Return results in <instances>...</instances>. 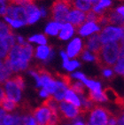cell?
<instances>
[{"label":"cell","mask_w":124,"mask_h":125,"mask_svg":"<svg viewBox=\"0 0 124 125\" xmlns=\"http://www.w3.org/2000/svg\"><path fill=\"white\" fill-rule=\"evenodd\" d=\"M123 47V41L111 42L103 44L100 51L94 55V59L98 67L102 69L112 67L117 62L121 49Z\"/></svg>","instance_id":"obj_1"},{"label":"cell","mask_w":124,"mask_h":125,"mask_svg":"<svg viewBox=\"0 0 124 125\" xmlns=\"http://www.w3.org/2000/svg\"><path fill=\"white\" fill-rule=\"evenodd\" d=\"M72 7L71 0H56L51 6V18L56 23L66 24L67 15Z\"/></svg>","instance_id":"obj_2"},{"label":"cell","mask_w":124,"mask_h":125,"mask_svg":"<svg viewBox=\"0 0 124 125\" xmlns=\"http://www.w3.org/2000/svg\"><path fill=\"white\" fill-rule=\"evenodd\" d=\"M113 114L108 109L102 106H94L90 111V125H107V121Z\"/></svg>","instance_id":"obj_3"},{"label":"cell","mask_w":124,"mask_h":125,"mask_svg":"<svg viewBox=\"0 0 124 125\" xmlns=\"http://www.w3.org/2000/svg\"><path fill=\"white\" fill-rule=\"evenodd\" d=\"M99 40L103 44L111 42H117L118 40L123 41V28L105 27L99 33Z\"/></svg>","instance_id":"obj_4"},{"label":"cell","mask_w":124,"mask_h":125,"mask_svg":"<svg viewBox=\"0 0 124 125\" xmlns=\"http://www.w3.org/2000/svg\"><path fill=\"white\" fill-rule=\"evenodd\" d=\"M66 119H75L80 115V110L74 105L69 104L66 101H60L58 104V114Z\"/></svg>","instance_id":"obj_5"},{"label":"cell","mask_w":124,"mask_h":125,"mask_svg":"<svg viewBox=\"0 0 124 125\" xmlns=\"http://www.w3.org/2000/svg\"><path fill=\"white\" fill-rule=\"evenodd\" d=\"M6 14L11 19L18 21L23 24H28V15L25 9L21 6L9 5V6L6 8Z\"/></svg>","instance_id":"obj_6"},{"label":"cell","mask_w":124,"mask_h":125,"mask_svg":"<svg viewBox=\"0 0 124 125\" xmlns=\"http://www.w3.org/2000/svg\"><path fill=\"white\" fill-rule=\"evenodd\" d=\"M34 119L37 125H48L52 117V111L46 106H40L34 110Z\"/></svg>","instance_id":"obj_7"},{"label":"cell","mask_w":124,"mask_h":125,"mask_svg":"<svg viewBox=\"0 0 124 125\" xmlns=\"http://www.w3.org/2000/svg\"><path fill=\"white\" fill-rule=\"evenodd\" d=\"M67 21L69 24L73 25V28L76 29V31H79V28H82L83 23L86 21L85 20V12L79 11V10H73L67 15Z\"/></svg>","instance_id":"obj_8"},{"label":"cell","mask_w":124,"mask_h":125,"mask_svg":"<svg viewBox=\"0 0 124 125\" xmlns=\"http://www.w3.org/2000/svg\"><path fill=\"white\" fill-rule=\"evenodd\" d=\"M5 95L8 99L12 100L13 102L17 103L21 100V91L19 89V87L17 86L15 83L12 79H8L5 83Z\"/></svg>","instance_id":"obj_9"},{"label":"cell","mask_w":124,"mask_h":125,"mask_svg":"<svg viewBox=\"0 0 124 125\" xmlns=\"http://www.w3.org/2000/svg\"><path fill=\"white\" fill-rule=\"evenodd\" d=\"M85 47L82 46V40L80 38H74L71 43H69V45L67 46V57L70 58H75L78 55H81V53L83 52V51L84 50Z\"/></svg>","instance_id":"obj_10"},{"label":"cell","mask_w":124,"mask_h":125,"mask_svg":"<svg viewBox=\"0 0 124 125\" xmlns=\"http://www.w3.org/2000/svg\"><path fill=\"white\" fill-rule=\"evenodd\" d=\"M105 26L108 25H119L121 28H123V16L117 13L116 11H107L105 13Z\"/></svg>","instance_id":"obj_11"},{"label":"cell","mask_w":124,"mask_h":125,"mask_svg":"<svg viewBox=\"0 0 124 125\" xmlns=\"http://www.w3.org/2000/svg\"><path fill=\"white\" fill-rule=\"evenodd\" d=\"M101 47H102V43H100V40H99V33L94 34L91 36H90L88 38L87 43L85 44V48L94 53V55L98 53Z\"/></svg>","instance_id":"obj_12"},{"label":"cell","mask_w":124,"mask_h":125,"mask_svg":"<svg viewBox=\"0 0 124 125\" xmlns=\"http://www.w3.org/2000/svg\"><path fill=\"white\" fill-rule=\"evenodd\" d=\"M103 93H104L107 100L113 101L114 103L117 104L121 108H123V98L120 97L114 89H112L111 87H107L103 92Z\"/></svg>","instance_id":"obj_13"},{"label":"cell","mask_w":124,"mask_h":125,"mask_svg":"<svg viewBox=\"0 0 124 125\" xmlns=\"http://www.w3.org/2000/svg\"><path fill=\"white\" fill-rule=\"evenodd\" d=\"M28 15V24H33L40 18V11L35 5H29L24 7Z\"/></svg>","instance_id":"obj_14"},{"label":"cell","mask_w":124,"mask_h":125,"mask_svg":"<svg viewBox=\"0 0 124 125\" xmlns=\"http://www.w3.org/2000/svg\"><path fill=\"white\" fill-rule=\"evenodd\" d=\"M53 56V52H51V48L46 45H41L36 48V57L43 60H49Z\"/></svg>","instance_id":"obj_15"},{"label":"cell","mask_w":124,"mask_h":125,"mask_svg":"<svg viewBox=\"0 0 124 125\" xmlns=\"http://www.w3.org/2000/svg\"><path fill=\"white\" fill-rule=\"evenodd\" d=\"M56 85H57V87H56L55 92L53 93V98L57 102H59V101L60 102V101H63V99H64L65 93L67 92V88L60 81H56Z\"/></svg>","instance_id":"obj_16"},{"label":"cell","mask_w":124,"mask_h":125,"mask_svg":"<svg viewBox=\"0 0 124 125\" xmlns=\"http://www.w3.org/2000/svg\"><path fill=\"white\" fill-rule=\"evenodd\" d=\"M73 10L79 11H89L91 7V4L88 0H71Z\"/></svg>","instance_id":"obj_17"},{"label":"cell","mask_w":124,"mask_h":125,"mask_svg":"<svg viewBox=\"0 0 124 125\" xmlns=\"http://www.w3.org/2000/svg\"><path fill=\"white\" fill-rule=\"evenodd\" d=\"M99 30H100V29L97 24L92 23V22H88V23H86L82 27L81 29L78 32L80 33V35L84 36L91 35V33H94V32H98Z\"/></svg>","instance_id":"obj_18"},{"label":"cell","mask_w":124,"mask_h":125,"mask_svg":"<svg viewBox=\"0 0 124 125\" xmlns=\"http://www.w3.org/2000/svg\"><path fill=\"white\" fill-rule=\"evenodd\" d=\"M64 99L66 102L72 104V105H74L76 107H80L81 106V101H80V99L75 95V93L73 91H71V90H67V92L65 93Z\"/></svg>","instance_id":"obj_19"},{"label":"cell","mask_w":124,"mask_h":125,"mask_svg":"<svg viewBox=\"0 0 124 125\" xmlns=\"http://www.w3.org/2000/svg\"><path fill=\"white\" fill-rule=\"evenodd\" d=\"M17 106H18L17 103H15L12 100L8 99L7 97H6V95L0 100V107L5 111H8V112L13 111Z\"/></svg>","instance_id":"obj_20"},{"label":"cell","mask_w":124,"mask_h":125,"mask_svg":"<svg viewBox=\"0 0 124 125\" xmlns=\"http://www.w3.org/2000/svg\"><path fill=\"white\" fill-rule=\"evenodd\" d=\"M87 99H88L89 100H91L92 103L93 102H105V101L107 100L102 91H98V92L90 91L89 96Z\"/></svg>","instance_id":"obj_21"},{"label":"cell","mask_w":124,"mask_h":125,"mask_svg":"<svg viewBox=\"0 0 124 125\" xmlns=\"http://www.w3.org/2000/svg\"><path fill=\"white\" fill-rule=\"evenodd\" d=\"M12 74V71H10L7 67L5 66V64L0 60V85L5 83L9 79V77L11 76Z\"/></svg>","instance_id":"obj_22"},{"label":"cell","mask_w":124,"mask_h":125,"mask_svg":"<svg viewBox=\"0 0 124 125\" xmlns=\"http://www.w3.org/2000/svg\"><path fill=\"white\" fill-rule=\"evenodd\" d=\"M73 33H74V28L69 23H66L64 24L63 29H61V32L60 34V38L62 40H67L73 36Z\"/></svg>","instance_id":"obj_23"},{"label":"cell","mask_w":124,"mask_h":125,"mask_svg":"<svg viewBox=\"0 0 124 125\" xmlns=\"http://www.w3.org/2000/svg\"><path fill=\"white\" fill-rule=\"evenodd\" d=\"M63 27H64V24L52 22V23H50V24L46 27L45 33L49 34V35H52V36H56L59 33V30L63 29Z\"/></svg>","instance_id":"obj_24"},{"label":"cell","mask_w":124,"mask_h":125,"mask_svg":"<svg viewBox=\"0 0 124 125\" xmlns=\"http://www.w3.org/2000/svg\"><path fill=\"white\" fill-rule=\"evenodd\" d=\"M114 70L117 74L123 75V47L120 51L119 57L117 60V64L114 67Z\"/></svg>","instance_id":"obj_25"},{"label":"cell","mask_w":124,"mask_h":125,"mask_svg":"<svg viewBox=\"0 0 124 125\" xmlns=\"http://www.w3.org/2000/svg\"><path fill=\"white\" fill-rule=\"evenodd\" d=\"M10 35H13L12 28L7 24H5V22L0 21V38L4 39Z\"/></svg>","instance_id":"obj_26"},{"label":"cell","mask_w":124,"mask_h":125,"mask_svg":"<svg viewBox=\"0 0 124 125\" xmlns=\"http://www.w3.org/2000/svg\"><path fill=\"white\" fill-rule=\"evenodd\" d=\"M69 90L73 91L74 93L80 94L81 96H83L84 93H85V88H84V85L80 82H76V83H72L71 86L69 87Z\"/></svg>","instance_id":"obj_27"},{"label":"cell","mask_w":124,"mask_h":125,"mask_svg":"<svg viewBox=\"0 0 124 125\" xmlns=\"http://www.w3.org/2000/svg\"><path fill=\"white\" fill-rule=\"evenodd\" d=\"M83 83H85L86 86H88L90 88L91 91L93 92H98V91H101V84L100 83L95 82V81H92V80H89L86 78L83 81Z\"/></svg>","instance_id":"obj_28"},{"label":"cell","mask_w":124,"mask_h":125,"mask_svg":"<svg viewBox=\"0 0 124 125\" xmlns=\"http://www.w3.org/2000/svg\"><path fill=\"white\" fill-rule=\"evenodd\" d=\"M29 42H35V43H40L42 45H45L47 43V39L43 35H35V36H31L29 38Z\"/></svg>","instance_id":"obj_29"},{"label":"cell","mask_w":124,"mask_h":125,"mask_svg":"<svg viewBox=\"0 0 124 125\" xmlns=\"http://www.w3.org/2000/svg\"><path fill=\"white\" fill-rule=\"evenodd\" d=\"M10 5H21L22 7H25L27 5H34V0H7Z\"/></svg>","instance_id":"obj_30"},{"label":"cell","mask_w":124,"mask_h":125,"mask_svg":"<svg viewBox=\"0 0 124 125\" xmlns=\"http://www.w3.org/2000/svg\"><path fill=\"white\" fill-rule=\"evenodd\" d=\"M56 75H57V76L60 79V82L63 83L67 86V88H69V87L71 86V84H72L71 81L72 80H71V77H70L69 75H63V74H60V73H57Z\"/></svg>","instance_id":"obj_31"},{"label":"cell","mask_w":124,"mask_h":125,"mask_svg":"<svg viewBox=\"0 0 124 125\" xmlns=\"http://www.w3.org/2000/svg\"><path fill=\"white\" fill-rule=\"evenodd\" d=\"M9 50L2 38H0V59H5L7 56Z\"/></svg>","instance_id":"obj_32"},{"label":"cell","mask_w":124,"mask_h":125,"mask_svg":"<svg viewBox=\"0 0 124 125\" xmlns=\"http://www.w3.org/2000/svg\"><path fill=\"white\" fill-rule=\"evenodd\" d=\"M3 40H4V42L5 43V44H6V46H7V48L9 51L15 45V36H14V35H10V36L5 37Z\"/></svg>","instance_id":"obj_33"},{"label":"cell","mask_w":124,"mask_h":125,"mask_svg":"<svg viewBox=\"0 0 124 125\" xmlns=\"http://www.w3.org/2000/svg\"><path fill=\"white\" fill-rule=\"evenodd\" d=\"M11 79L15 83V84L19 87V89L21 90V91H22V90L25 88L24 80H23V78H22L21 75H15V76H13L12 78H11Z\"/></svg>","instance_id":"obj_34"},{"label":"cell","mask_w":124,"mask_h":125,"mask_svg":"<svg viewBox=\"0 0 124 125\" xmlns=\"http://www.w3.org/2000/svg\"><path fill=\"white\" fill-rule=\"evenodd\" d=\"M84 47H85V45H84ZM82 55V58L84 60H88V61H92V60H94L95 59H94V56L91 55V53L89 52L88 51H86V48H84V50L83 51V52L81 53Z\"/></svg>","instance_id":"obj_35"},{"label":"cell","mask_w":124,"mask_h":125,"mask_svg":"<svg viewBox=\"0 0 124 125\" xmlns=\"http://www.w3.org/2000/svg\"><path fill=\"white\" fill-rule=\"evenodd\" d=\"M23 120H24V124L23 125H36V123L35 119L32 116L27 115H23Z\"/></svg>","instance_id":"obj_36"},{"label":"cell","mask_w":124,"mask_h":125,"mask_svg":"<svg viewBox=\"0 0 124 125\" xmlns=\"http://www.w3.org/2000/svg\"><path fill=\"white\" fill-rule=\"evenodd\" d=\"M5 21H6L7 22H9L10 24L12 25L13 28H20V27H21L24 25L23 23H21V22L11 19V18H9V17H7V16H5Z\"/></svg>","instance_id":"obj_37"},{"label":"cell","mask_w":124,"mask_h":125,"mask_svg":"<svg viewBox=\"0 0 124 125\" xmlns=\"http://www.w3.org/2000/svg\"><path fill=\"white\" fill-rule=\"evenodd\" d=\"M24 124V120H23V115L20 116L18 115H13V122L11 125H23Z\"/></svg>","instance_id":"obj_38"},{"label":"cell","mask_w":124,"mask_h":125,"mask_svg":"<svg viewBox=\"0 0 124 125\" xmlns=\"http://www.w3.org/2000/svg\"><path fill=\"white\" fill-rule=\"evenodd\" d=\"M13 122V115H6L5 117L3 118L2 125H11Z\"/></svg>","instance_id":"obj_39"},{"label":"cell","mask_w":124,"mask_h":125,"mask_svg":"<svg viewBox=\"0 0 124 125\" xmlns=\"http://www.w3.org/2000/svg\"><path fill=\"white\" fill-rule=\"evenodd\" d=\"M79 66H80L79 62H77L76 60H73V61H69V62H68V64H67V66L66 67V68H67L68 71H72V70L75 69L76 67H78Z\"/></svg>","instance_id":"obj_40"},{"label":"cell","mask_w":124,"mask_h":125,"mask_svg":"<svg viewBox=\"0 0 124 125\" xmlns=\"http://www.w3.org/2000/svg\"><path fill=\"white\" fill-rule=\"evenodd\" d=\"M112 5V1L111 0H99V2L97 5L99 6L102 9H105V7H109Z\"/></svg>","instance_id":"obj_41"},{"label":"cell","mask_w":124,"mask_h":125,"mask_svg":"<svg viewBox=\"0 0 124 125\" xmlns=\"http://www.w3.org/2000/svg\"><path fill=\"white\" fill-rule=\"evenodd\" d=\"M6 8L7 6L5 5V3L0 1V15H3V16L6 15Z\"/></svg>","instance_id":"obj_42"},{"label":"cell","mask_w":124,"mask_h":125,"mask_svg":"<svg viewBox=\"0 0 124 125\" xmlns=\"http://www.w3.org/2000/svg\"><path fill=\"white\" fill-rule=\"evenodd\" d=\"M60 54H61V57H62V59H63V67L66 68V67H67V64H68V62H69V60H68V57H67V55L66 54L65 52H61Z\"/></svg>","instance_id":"obj_43"},{"label":"cell","mask_w":124,"mask_h":125,"mask_svg":"<svg viewBox=\"0 0 124 125\" xmlns=\"http://www.w3.org/2000/svg\"><path fill=\"white\" fill-rule=\"evenodd\" d=\"M73 77L76 78V79L81 80V81H83V82L84 80L86 79L85 75H84L83 73H80V72H77V73H74V74H73Z\"/></svg>","instance_id":"obj_44"},{"label":"cell","mask_w":124,"mask_h":125,"mask_svg":"<svg viewBox=\"0 0 124 125\" xmlns=\"http://www.w3.org/2000/svg\"><path fill=\"white\" fill-rule=\"evenodd\" d=\"M103 75H105V77H107V78H110V77H112L114 75L113 74V71L109 68H106V69H104L103 71Z\"/></svg>","instance_id":"obj_45"},{"label":"cell","mask_w":124,"mask_h":125,"mask_svg":"<svg viewBox=\"0 0 124 125\" xmlns=\"http://www.w3.org/2000/svg\"><path fill=\"white\" fill-rule=\"evenodd\" d=\"M116 12H117V13H119L120 15L123 16V12H124V8H123V6H120V7L117 8V9H116Z\"/></svg>","instance_id":"obj_46"},{"label":"cell","mask_w":124,"mask_h":125,"mask_svg":"<svg viewBox=\"0 0 124 125\" xmlns=\"http://www.w3.org/2000/svg\"><path fill=\"white\" fill-rule=\"evenodd\" d=\"M5 96V90L3 89L2 86L0 85V100Z\"/></svg>","instance_id":"obj_47"},{"label":"cell","mask_w":124,"mask_h":125,"mask_svg":"<svg viewBox=\"0 0 124 125\" xmlns=\"http://www.w3.org/2000/svg\"><path fill=\"white\" fill-rule=\"evenodd\" d=\"M5 115H6V114H5V111L3 110L2 108H0V121L2 120L3 118L5 117Z\"/></svg>","instance_id":"obj_48"},{"label":"cell","mask_w":124,"mask_h":125,"mask_svg":"<svg viewBox=\"0 0 124 125\" xmlns=\"http://www.w3.org/2000/svg\"><path fill=\"white\" fill-rule=\"evenodd\" d=\"M48 95H49V94H48L47 92H46L43 89L40 92V96H41V97H47Z\"/></svg>","instance_id":"obj_49"},{"label":"cell","mask_w":124,"mask_h":125,"mask_svg":"<svg viewBox=\"0 0 124 125\" xmlns=\"http://www.w3.org/2000/svg\"><path fill=\"white\" fill-rule=\"evenodd\" d=\"M17 40H18V42L20 43V44H23V43H25V42H24V39L22 38L21 36H18V37H17Z\"/></svg>","instance_id":"obj_50"},{"label":"cell","mask_w":124,"mask_h":125,"mask_svg":"<svg viewBox=\"0 0 124 125\" xmlns=\"http://www.w3.org/2000/svg\"><path fill=\"white\" fill-rule=\"evenodd\" d=\"M74 125H84L83 123H82L81 122H77V123H75V124Z\"/></svg>","instance_id":"obj_51"},{"label":"cell","mask_w":124,"mask_h":125,"mask_svg":"<svg viewBox=\"0 0 124 125\" xmlns=\"http://www.w3.org/2000/svg\"><path fill=\"white\" fill-rule=\"evenodd\" d=\"M0 1H2V2H4V1H7V0H0Z\"/></svg>","instance_id":"obj_52"},{"label":"cell","mask_w":124,"mask_h":125,"mask_svg":"<svg viewBox=\"0 0 124 125\" xmlns=\"http://www.w3.org/2000/svg\"><path fill=\"white\" fill-rule=\"evenodd\" d=\"M0 125H2V123H1V121H0Z\"/></svg>","instance_id":"obj_53"},{"label":"cell","mask_w":124,"mask_h":125,"mask_svg":"<svg viewBox=\"0 0 124 125\" xmlns=\"http://www.w3.org/2000/svg\"><path fill=\"white\" fill-rule=\"evenodd\" d=\"M120 1H123V0H120Z\"/></svg>","instance_id":"obj_54"}]
</instances>
